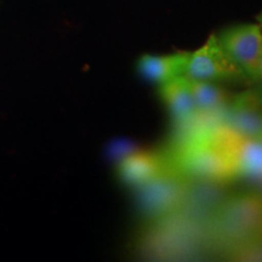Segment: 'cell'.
<instances>
[{
  "instance_id": "7c38bea8",
  "label": "cell",
  "mask_w": 262,
  "mask_h": 262,
  "mask_svg": "<svg viewBox=\"0 0 262 262\" xmlns=\"http://www.w3.org/2000/svg\"><path fill=\"white\" fill-rule=\"evenodd\" d=\"M250 84H253L254 90L262 97V57L260 60V63H258L256 73H255L254 78L251 79Z\"/></svg>"
},
{
  "instance_id": "6da1fadb",
  "label": "cell",
  "mask_w": 262,
  "mask_h": 262,
  "mask_svg": "<svg viewBox=\"0 0 262 262\" xmlns=\"http://www.w3.org/2000/svg\"><path fill=\"white\" fill-rule=\"evenodd\" d=\"M242 140L229 129L192 137L175 157L176 172L193 180L222 182L234 179L235 157Z\"/></svg>"
},
{
  "instance_id": "8fae6325",
  "label": "cell",
  "mask_w": 262,
  "mask_h": 262,
  "mask_svg": "<svg viewBox=\"0 0 262 262\" xmlns=\"http://www.w3.org/2000/svg\"><path fill=\"white\" fill-rule=\"evenodd\" d=\"M237 176L258 180L262 176V141L242 140L235 157Z\"/></svg>"
},
{
  "instance_id": "9a60e30c",
  "label": "cell",
  "mask_w": 262,
  "mask_h": 262,
  "mask_svg": "<svg viewBox=\"0 0 262 262\" xmlns=\"http://www.w3.org/2000/svg\"><path fill=\"white\" fill-rule=\"evenodd\" d=\"M258 181H260V183H261V187H262V176L260 179H258Z\"/></svg>"
},
{
  "instance_id": "4fadbf2b",
  "label": "cell",
  "mask_w": 262,
  "mask_h": 262,
  "mask_svg": "<svg viewBox=\"0 0 262 262\" xmlns=\"http://www.w3.org/2000/svg\"><path fill=\"white\" fill-rule=\"evenodd\" d=\"M248 251H250V256H255V257H261L260 260H262V232L260 234V237L256 241L253 247L249 249Z\"/></svg>"
},
{
  "instance_id": "ba28073f",
  "label": "cell",
  "mask_w": 262,
  "mask_h": 262,
  "mask_svg": "<svg viewBox=\"0 0 262 262\" xmlns=\"http://www.w3.org/2000/svg\"><path fill=\"white\" fill-rule=\"evenodd\" d=\"M159 95L172 119L178 124L192 122L198 114L192 94L191 80L185 75H179L168 83L159 85Z\"/></svg>"
},
{
  "instance_id": "3957f363",
  "label": "cell",
  "mask_w": 262,
  "mask_h": 262,
  "mask_svg": "<svg viewBox=\"0 0 262 262\" xmlns=\"http://www.w3.org/2000/svg\"><path fill=\"white\" fill-rule=\"evenodd\" d=\"M187 181L179 172L164 171L137 187V209L148 222H158L182 208Z\"/></svg>"
},
{
  "instance_id": "277c9868",
  "label": "cell",
  "mask_w": 262,
  "mask_h": 262,
  "mask_svg": "<svg viewBox=\"0 0 262 262\" xmlns=\"http://www.w3.org/2000/svg\"><path fill=\"white\" fill-rule=\"evenodd\" d=\"M183 75L189 80L201 81H249L247 75L222 49L216 35L201 49L189 52Z\"/></svg>"
},
{
  "instance_id": "30bf717a",
  "label": "cell",
  "mask_w": 262,
  "mask_h": 262,
  "mask_svg": "<svg viewBox=\"0 0 262 262\" xmlns=\"http://www.w3.org/2000/svg\"><path fill=\"white\" fill-rule=\"evenodd\" d=\"M191 86L198 113H216L227 107L231 101L227 93L212 81L191 80Z\"/></svg>"
},
{
  "instance_id": "5b68a950",
  "label": "cell",
  "mask_w": 262,
  "mask_h": 262,
  "mask_svg": "<svg viewBox=\"0 0 262 262\" xmlns=\"http://www.w3.org/2000/svg\"><path fill=\"white\" fill-rule=\"evenodd\" d=\"M217 39L226 54L244 72L250 83L262 57L260 25L233 26L221 32Z\"/></svg>"
},
{
  "instance_id": "9c48e42d",
  "label": "cell",
  "mask_w": 262,
  "mask_h": 262,
  "mask_svg": "<svg viewBox=\"0 0 262 262\" xmlns=\"http://www.w3.org/2000/svg\"><path fill=\"white\" fill-rule=\"evenodd\" d=\"M189 52L171 55H142L137 61V72L143 79L162 85L173 78L183 75Z\"/></svg>"
},
{
  "instance_id": "5bb4252c",
  "label": "cell",
  "mask_w": 262,
  "mask_h": 262,
  "mask_svg": "<svg viewBox=\"0 0 262 262\" xmlns=\"http://www.w3.org/2000/svg\"><path fill=\"white\" fill-rule=\"evenodd\" d=\"M257 21H258V24H260V27H261V29H262V12L260 15L257 16Z\"/></svg>"
},
{
  "instance_id": "8992f818",
  "label": "cell",
  "mask_w": 262,
  "mask_h": 262,
  "mask_svg": "<svg viewBox=\"0 0 262 262\" xmlns=\"http://www.w3.org/2000/svg\"><path fill=\"white\" fill-rule=\"evenodd\" d=\"M226 108L229 130L244 140L262 141V97L256 91L235 95Z\"/></svg>"
},
{
  "instance_id": "52a82bcc",
  "label": "cell",
  "mask_w": 262,
  "mask_h": 262,
  "mask_svg": "<svg viewBox=\"0 0 262 262\" xmlns=\"http://www.w3.org/2000/svg\"><path fill=\"white\" fill-rule=\"evenodd\" d=\"M164 171L166 170L163 160L146 150H134L118 163L119 180L134 188L145 185Z\"/></svg>"
},
{
  "instance_id": "7a4b0ae2",
  "label": "cell",
  "mask_w": 262,
  "mask_h": 262,
  "mask_svg": "<svg viewBox=\"0 0 262 262\" xmlns=\"http://www.w3.org/2000/svg\"><path fill=\"white\" fill-rule=\"evenodd\" d=\"M210 226L222 243L248 251L262 232V193L227 196L210 216Z\"/></svg>"
}]
</instances>
